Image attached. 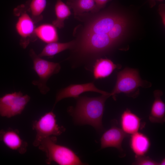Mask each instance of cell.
Returning a JSON list of instances; mask_svg holds the SVG:
<instances>
[{"instance_id":"ac0fdd59","label":"cell","mask_w":165,"mask_h":165,"mask_svg":"<svg viewBox=\"0 0 165 165\" xmlns=\"http://www.w3.org/2000/svg\"><path fill=\"white\" fill-rule=\"evenodd\" d=\"M67 5L72 9L75 15H79L85 13L97 12L94 0H75L68 1Z\"/></svg>"},{"instance_id":"5b68a950","label":"cell","mask_w":165,"mask_h":165,"mask_svg":"<svg viewBox=\"0 0 165 165\" xmlns=\"http://www.w3.org/2000/svg\"><path fill=\"white\" fill-rule=\"evenodd\" d=\"M29 54L33 61V69L39 77L38 80H33L32 83L38 86L41 94H45L50 90L47 86V81L52 75L58 73L61 65L58 63L42 59L32 49L30 50Z\"/></svg>"},{"instance_id":"484cf974","label":"cell","mask_w":165,"mask_h":165,"mask_svg":"<svg viewBox=\"0 0 165 165\" xmlns=\"http://www.w3.org/2000/svg\"><path fill=\"white\" fill-rule=\"evenodd\" d=\"M74 0H68V1H74Z\"/></svg>"},{"instance_id":"2e32d148","label":"cell","mask_w":165,"mask_h":165,"mask_svg":"<svg viewBox=\"0 0 165 165\" xmlns=\"http://www.w3.org/2000/svg\"><path fill=\"white\" fill-rule=\"evenodd\" d=\"M36 36L47 44L57 42L59 40L56 28L52 24H43L35 29Z\"/></svg>"},{"instance_id":"7a4b0ae2","label":"cell","mask_w":165,"mask_h":165,"mask_svg":"<svg viewBox=\"0 0 165 165\" xmlns=\"http://www.w3.org/2000/svg\"><path fill=\"white\" fill-rule=\"evenodd\" d=\"M110 95L89 97L79 96L75 107L70 106L68 112L78 125H89L98 132L103 130L102 119L105 103Z\"/></svg>"},{"instance_id":"4fadbf2b","label":"cell","mask_w":165,"mask_h":165,"mask_svg":"<svg viewBox=\"0 0 165 165\" xmlns=\"http://www.w3.org/2000/svg\"><path fill=\"white\" fill-rule=\"evenodd\" d=\"M155 99L151 107L149 119L153 123H163L165 121V105L161 98L162 92L160 90L154 92Z\"/></svg>"},{"instance_id":"ffe728a7","label":"cell","mask_w":165,"mask_h":165,"mask_svg":"<svg viewBox=\"0 0 165 165\" xmlns=\"http://www.w3.org/2000/svg\"><path fill=\"white\" fill-rule=\"evenodd\" d=\"M28 2L27 10L31 14V17L35 24L42 20V13L46 6V0H31Z\"/></svg>"},{"instance_id":"d6986e66","label":"cell","mask_w":165,"mask_h":165,"mask_svg":"<svg viewBox=\"0 0 165 165\" xmlns=\"http://www.w3.org/2000/svg\"><path fill=\"white\" fill-rule=\"evenodd\" d=\"M74 41H71L65 43L57 42L48 43L38 55L41 57H52L65 50L71 49L74 46Z\"/></svg>"},{"instance_id":"d4e9b609","label":"cell","mask_w":165,"mask_h":165,"mask_svg":"<svg viewBox=\"0 0 165 165\" xmlns=\"http://www.w3.org/2000/svg\"><path fill=\"white\" fill-rule=\"evenodd\" d=\"M165 158L163 159L161 161L159 162V165H165Z\"/></svg>"},{"instance_id":"e0dca14e","label":"cell","mask_w":165,"mask_h":165,"mask_svg":"<svg viewBox=\"0 0 165 165\" xmlns=\"http://www.w3.org/2000/svg\"><path fill=\"white\" fill-rule=\"evenodd\" d=\"M70 8L62 0H57L54 8L56 19L52 21V24L56 28H63L64 20L71 14Z\"/></svg>"},{"instance_id":"7c38bea8","label":"cell","mask_w":165,"mask_h":165,"mask_svg":"<svg viewBox=\"0 0 165 165\" xmlns=\"http://www.w3.org/2000/svg\"><path fill=\"white\" fill-rule=\"evenodd\" d=\"M120 68V65L115 64L110 60L101 58L96 60L91 71L94 78L97 79L108 76L116 69Z\"/></svg>"},{"instance_id":"5bb4252c","label":"cell","mask_w":165,"mask_h":165,"mask_svg":"<svg viewBox=\"0 0 165 165\" xmlns=\"http://www.w3.org/2000/svg\"><path fill=\"white\" fill-rule=\"evenodd\" d=\"M130 146L135 156H144L148 151L150 142L146 135L137 132L131 135Z\"/></svg>"},{"instance_id":"cb8c5ba5","label":"cell","mask_w":165,"mask_h":165,"mask_svg":"<svg viewBox=\"0 0 165 165\" xmlns=\"http://www.w3.org/2000/svg\"><path fill=\"white\" fill-rule=\"evenodd\" d=\"M164 0H149L150 5L151 7H152L156 4L155 1H158L160 2H162Z\"/></svg>"},{"instance_id":"277c9868","label":"cell","mask_w":165,"mask_h":165,"mask_svg":"<svg viewBox=\"0 0 165 165\" xmlns=\"http://www.w3.org/2000/svg\"><path fill=\"white\" fill-rule=\"evenodd\" d=\"M146 82L141 79L137 70L125 68L118 73L116 83L111 93V96L115 100L116 94L123 93L135 97L139 93L138 88L146 86Z\"/></svg>"},{"instance_id":"44dd1931","label":"cell","mask_w":165,"mask_h":165,"mask_svg":"<svg viewBox=\"0 0 165 165\" xmlns=\"http://www.w3.org/2000/svg\"><path fill=\"white\" fill-rule=\"evenodd\" d=\"M135 161L132 164L136 165H159L158 163L145 155L136 156Z\"/></svg>"},{"instance_id":"8992f818","label":"cell","mask_w":165,"mask_h":165,"mask_svg":"<svg viewBox=\"0 0 165 165\" xmlns=\"http://www.w3.org/2000/svg\"><path fill=\"white\" fill-rule=\"evenodd\" d=\"M13 11L14 14L19 16L15 29L20 37V44L23 48L25 49L31 42H34L37 39L35 33V24L28 13L26 5L19 6Z\"/></svg>"},{"instance_id":"3957f363","label":"cell","mask_w":165,"mask_h":165,"mask_svg":"<svg viewBox=\"0 0 165 165\" xmlns=\"http://www.w3.org/2000/svg\"><path fill=\"white\" fill-rule=\"evenodd\" d=\"M38 147L40 150L45 152L47 164L54 162L61 165L85 164L71 149L57 144V138L54 136L43 138Z\"/></svg>"},{"instance_id":"ba28073f","label":"cell","mask_w":165,"mask_h":165,"mask_svg":"<svg viewBox=\"0 0 165 165\" xmlns=\"http://www.w3.org/2000/svg\"><path fill=\"white\" fill-rule=\"evenodd\" d=\"M30 99L20 91L6 94L0 97V116L9 118L20 114Z\"/></svg>"},{"instance_id":"8fae6325","label":"cell","mask_w":165,"mask_h":165,"mask_svg":"<svg viewBox=\"0 0 165 165\" xmlns=\"http://www.w3.org/2000/svg\"><path fill=\"white\" fill-rule=\"evenodd\" d=\"M128 136V134L121 129L115 126H112L102 135L100 140L101 148L114 147L122 152L123 151L122 147L123 141Z\"/></svg>"},{"instance_id":"6da1fadb","label":"cell","mask_w":165,"mask_h":165,"mask_svg":"<svg viewBox=\"0 0 165 165\" xmlns=\"http://www.w3.org/2000/svg\"><path fill=\"white\" fill-rule=\"evenodd\" d=\"M128 26L125 17L107 13L90 20L84 27L81 37L75 41L73 63L78 66L91 68L97 58L108 51L124 35Z\"/></svg>"},{"instance_id":"9c48e42d","label":"cell","mask_w":165,"mask_h":165,"mask_svg":"<svg viewBox=\"0 0 165 165\" xmlns=\"http://www.w3.org/2000/svg\"><path fill=\"white\" fill-rule=\"evenodd\" d=\"M87 92H93L103 95H110L111 93L97 88L93 82L83 84H72L61 89L57 92L53 108L59 101L65 98L72 97L77 99L81 94Z\"/></svg>"},{"instance_id":"603a6c76","label":"cell","mask_w":165,"mask_h":165,"mask_svg":"<svg viewBox=\"0 0 165 165\" xmlns=\"http://www.w3.org/2000/svg\"><path fill=\"white\" fill-rule=\"evenodd\" d=\"M165 4H162L159 6V13L161 17L162 22L164 26L165 25Z\"/></svg>"},{"instance_id":"9a60e30c","label":"cell","mask_w":165,"mask_h":165,"mask_svg":"<svg viewBox=\"0 0 165 165\" xmlns=\"http://www.w3.org/2000/svg\"><path fill=\"white\" fill-rule=\"evenodd\" d=\"M141 119L130 110L127 109L121 117V129L127 134H132L138 131L140 127Z\"/></svg>"},{"instance_id":"7402d4cb","label":"cell","mask_w":165,"mask_h":165,"mask_svg":"<svg viewBox=\"0 0 165 165\" xmlns=\"http://www.w3.org/2000/svg\"><path fill=\"white\" fill-rule=\"evenodd\" d=\"M112 0H94L97 12L105 7L106 4Z\"/></svg>"},{"instance_id":"52a82bcc","label":"cell","mask_w":165,"mask_h":165,"mask_svg":"<svg viewBox=\"0 0 165 165\" xmlns=\"http://www.w3.org/2000/svg\"><path fill=\"white\" fill-rule=\"evenodd\" d=\"M32 128L36 132L33 144L35 147H38L43 138L52 136L59 135L65 130L63 126H60L57 124L55 115L53 111L46 113L38 120L34 121Z\"/></svg>"},{"instance_id":"30bf717a","label":"cell","mask_w":165,"mask_h":165,"mask_svg":"<svg viewBox=\"0 0 165 165\" xmlns=\"http://www.w3.org/2000/svg\"><path fill=\"white\" fill-rule=\"evenodd\" d=\"M0 141L9 149L24 154L27 151L28 143L20 137L18 130L9 128L0 130Z\"/></svg>"}]
</instances>
